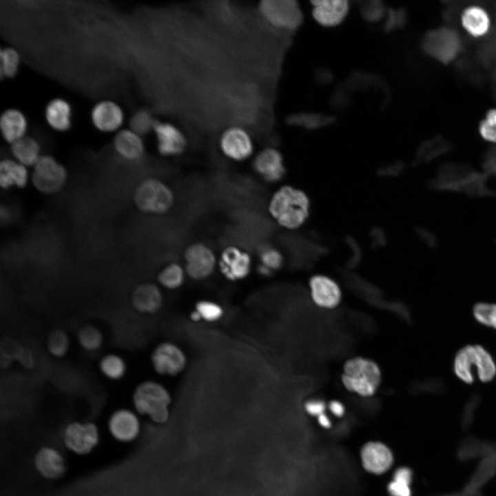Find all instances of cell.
<instances>
[{
  "label": "cell",
  "instance_id": "obj_32",
  "mask_svg": "<svg viewBox=\"0 0 496 496\" xmlns=\"http://www.w3.org/2000/svg\"><path fill=\"white\" fill-rule=\"evenodd\" d=\"M0 73L1 77L11 78L17 72L20 57L17 50L4 48L0 53Z\"/></svg>",
  "mask_w": 496,
  "mask_h": 496
},
{
  "label": "cell",
  "instance_id": "obj_24",
  "mask_svg": "<svg viewBox=\"0 0 496 496\" xmlns=\"http://www.w3.org/2000/svg\"><path fill=\"white\" fill-rule=\"evenodd\" d=\"M0 129L5 141L12 144L25 136L28 129L26 117L17 109H8L1 116Z\"/></svg>",
  "mask_w": 496,
  "mask_h": 496
},
{
  "label": "cell",
  "instance_id": "obj_41",
  "mask_svg": "<svg viewBox=\"0 0 496 496\" xmlns=\"http://www.w3.org/2000/svg\"><path fill=\"white\" fill-rule=\"evenodd\" d=\"M480 402V397L478 395H473L470 397L464 406L462 417V424L463 427L467 428L473 420L475 411Z\"/></svg>",
  "mask_w": 496,
  "mask_h": 496
},
{
  "label": "cell",
  "instance_id": "obj_35",
  "mask_svg": "<svg viewBox=\"0 0 496 496\" xmlns=\"http://www.w3.org/2000/svg\"><path fill=\"white\" fill-rule=\"evenodd\" d=\"M473 313L480 324L496 329V303H476Z\"/></svg>",
  "mask_w": 496,
  "mask_h": 496
},
{
  "label": "cell",
  "instance_id": "obj_40",
  "mask_svg": "<svg viewBox=\"0 0 496 496\" xmlns=\"http://www.w3.org/2000/svg\"><path fill=\"white\" fill-rule=\"evenodd\" d=\"M384 18V30L386 32H391L402 25L404 14L401 9H389Z\"/></svg>",
  "mask_w": 496,
  "mask_h": 496
},
{
  "label": "cell",
  "instance_id": "obj_17",
  "mask_svg": "<svg viewBox=\"0 0 496 496\" xmlns=\"http://www.w3.org/2000/svg\"><path fill=\"white\" fill-rule=\"evenodd\" d=\"M163 296L161 288L150 282L137 285L131 296L133 309L139 313L152 315L161 309Z\"/></svg>",
  "mask_w": 496,
  "mask_h": 496
},
{
  "label": "cell",
  "instance_id": "obj_43",
  "mask_svg": "<svg viewBox=\"0 0 496 496\" xmlns=\"http://www.w3.org/2000/svg\"><path fill=\"white\" fill-rule=\"evenodd\" d=\"M304 408L309 415L318 417L324 413L326 406L324 402L319 400H313L307 402L305 404Z\"/></svg>",
  "mask_w": 496,
  "mask_h": 496
},
{
  "label": "cell",
  "instance_id": "obj_36",
  "mask_svg": "<svg viewBox=\"0 0 496 496\" xmlns=\"http://www.w3.org/2000/svg\"><path fill=\"white\" fill-rule=\"evenodd\" d=\"M259 259L260 265L271 272L280 269L284 262L281 252L271 246H265L260 249Z\"/></svg>",
  "mask_w": 496,
  "mask_h": 496
},
{
  "label": "cell",
  "instance_id": "obj_19",
  "mask_svg": "<svg viewBox=\"0 0 496 496\" xmlns=\"http://www.w3.org/2000/svg\"><path fill=\"white\" fill-rule=\"evenodd\" d=\"M311 3L314 19L325 27H334L341 23L349 10V1L347 0L312 1Z\"/></svg>",
  "mask_w": 496,
  "mask_h": 496
},
{
  "label": "cell",
  "instance_id": "obj_31",
  "mask_svg": "<svg viewBox=\"0 0 496 496\" xmlns=\"http://www.w3.org/2000/svg\"><path fill=\"white\" fill-rule=\"evenodd\" d=\"M46 347L49 353L54 358H62L69 351L70 341L68 333L61 329H55L48 335Z\"/></svg>",
  "mask_w": 496,
  "mask_h": 496
},
{
  "label": "cell",
  "instance_id": "obj_22",
  "mask_svg": "<svg viewBox=\"0 0 496 496\" xmlns=\"http://www.w3.org/2000/svg\"><path fill=\"white\" fill-rule=\"evenodd\" d=\"M113 146L116 153L123 160L138 162L145 153L142 136L130 129L119 131L114 136Z\"/></svg>",
  "mask_w": 496,
  "mask_h": 496
},
{
  "label": "cell",
  "instance_id": "obj_9",
  "mask_svg": "<svg viewBox=\"0 0 496 496\" xmlns=\"http://www.w3.org/2000/svg\"><path fill=\"white\" fill-rule=\"evenodd\" d=\"M154 371L160 375L174 376L182 373L187 364L186 354L177 344L163 342L156 345L150 355Z\"/></svg>",
  "mask_w": 496,
  "mask_h": 496
},
{
  "label": "cell",
  "instance_id": "obj_37",
  "mask_svg": "<svg viewBox=\"0 0 496 496\" xmlns=\"http://www.w3.org/2000/svg\"><path fill=\"white\" fill-rule=\"evenodd\" d=\"M362 17L369 22H376L384 18L387 12L384 4L379 0L366 1L360 6Z\"/></svg>",
  "mask_w": 496,
  "mask_h": 496
},
{
  "label": "cell",
  "instance_id": "obj_27",
  "mask_svg": "<svg viewBox=\"0 0 496 496\" xmlns=\"http://www.w3.org/2000/svg\"><path fill=\"white\" fill-rule=\"evenodd\" d=\"M10 151L14 160L27 167H34L41 156L39 143L27 136L12 143Z\"/></svg>",
  "mask_w": 496,
  "mask_h": 496
},
{
  "label": "cell",
  "instance_id": "obj_30",
  "mask_svg": "<svg viewBox=\"0 0 496 496\" xmlns=\"http://www.w3.org/2000/svg\"><path fill=\"white\" fill-rule=\"evenodd\" d=\"M79 345L85 351L94 353L101 349L104 344V335L96 327L87 324L80 328L76 334Z\"/></svg>",
  "mask_w": 496,
  "mask_h": 496
},
{
  "label": "cell",
  "instance_id": "obj_4",
  "mask_svg": "<svg viewBox=\"0 0 496 496\" xmlns=\"http://www.w3.org/2000/svg\"><path fill=\"white\" fill-rule=\"evenodd\" d=\"M474 368L483 382L493 380L496 375V363L490 353L481 345L468 344L456 353L453 371L461 381L471 384L474 381Z\"/></svg>",
  "mask_w": 496,
  "mask_h": 496
},
{
  "label": "cell",
  "instance_id": "obj_16",
  "mask_svg": "<svg viewBox=\"0 0 496 496\" xmlns=\"http://www.w3.org/2000/svg\"><path fill=\"white\" fill-rule=\"evenodd\" d=\"M309 285L311 299L317 306L324 309H334L340 303L341 289L331 278L315 275L309 279Z\"/></svg>",
  "mask_w": 496,
  "mask_h": 496
},
{
  "label": "cell",
  "instance_id": "obj_6",
  "mask_svg": "<svg viewBox=\"0 0 496 496\" xmlns=\"http://www.w3.org/2000/svg\"><path fill=\"white\" fill-rule=\"evenodd\" d=\"M258 11L271 28L291 32L303 22V14L295 0H263L258 3Z\"/></svg>",
  "mask_w": 496,
  "mask_h": 496
},
{
  "label": "cell",
  "instance_id": "obj_39",
  "mask_svg": "<svg viewBox=\"0 0 496 496\" xmlns=\"http://www.w3.org/2000/svg\"><path fill=\"white\" fill-rule=\"evenodd\" d=\"M480 136L486 141L496 143V108L489 110L479 123Z\"/></svg>",
  "mask_w": 496,
  "mask_h": 496
},
{
  "label": "cell",
  "instance_id": "obj_3",
  "mask_svg": "<svg viewBox=\"0 0 496 496\" xmlns=\"http://www.w3.org/2000/svg\"><path fill=\"white\" fill-rule=\"evenodd\" d=\"M341 381L348 391L361 397H371L381 384L382 373L375 362L357 356L344 362Z\"/></svg>",
  "mask_w": 496,
  "mask_h": 496
},
{
  "label": "cell",
  "instance_id": "obj_14",
  "mask_svg": "<svg viewBox=\"0 0 496 496\" xmlns=\"http://www.w3.org/2000/svg\"><path fill=\"white\" fill-rule=\"evenodd\" d=\"M252 167L263 180L269 183L279 182L286 172L282 154L271 147L262 149L254 156Z\"/></svg>",
  "mask_w": 496,
  "mask_h": 496
},
{
  "label": "cell",
  "instance_id": "obj_18",
  "mask_svg": "<svg viewBox=\"0 0 496 496\" xmlns=\"http://www.w3.org/2000/svg\"><path fill=\"white\" fill-rule=\"evenodd\" d=\"M34 464L37 472L48 479H59L67 470L63 455L50 446H43L38 450L34 455Z\"/></svg>",
  "mask_w": 496,
  "mask_h": 496
},
{
  "label": "cell",
  "instance_id": "obj_5",
  "mask_svg": "<svg viewBox=\"0 0 496 496\" xmlns=\"http://www.w3.org/2000/svg\"><path fill=\"white\" fill-rule=\"evenodd\" d=\"M134 203L138 210L151 215H164L175 203L172 189L164 181L156 178H147L136 187Z\"/></svg>",
  "mask_w": 496,
  "mask_h": 496
},
{
  "label": "cell",
  "instance_id": "obj_28",
  "mask_svg": "<svg viewBox=\"0 0 496 496\" xmlns=\"http://www.w3.org/2000/svg\"><path fill=\"white\" fill-rule=\"evenodd\" d=\"M98 367L100 373L106 379L114 382L123 380L127 372L125 359L114 352L104 354L99 360Z\"/></svg>",
  "mask_w": 496,
  "mask_h": 496
},
{
  "label": "cell",
  "instance_id": "obj_23",
  "mask_svg": "<svg viewBox=\"0 0 496 496\" xmlns=\"http://www.w3.org/2000/svg\"><path fill=\"white\" fill-rule=\"evenodd\" d=\"M462 28L471 36L479 38L486 35L490 28V18L487 11L479 6H470L460 16Z\"/></svg>",
  "mask_w": 496,
  "mask_h": 496
},
{
  "label": "cell",
  "instance_id": "obj_34",
  "mask_svg": "<svg viewBox=\"0 0 496 496\" xmlns=\"http://www.w3.org/2000/svg\"><path fill=\"white\" fill-rule=\"evenodd\" d=\"M194 311L198 314L200 320L208 322L219 320L224 313L223 309L219 304L208 300L198 301Z\"/></svg>",
  "mask_w": 496,
  "mask_h": 496
},
{
  "label": "cell",
  "instance_id": "obj_26",
  "mask_svg": "<svg viewBox=\"0 0 496 496\" xmlns=\"http://www.w3.org/2000/svg\"><path fill=\"white\" fill-rule=\"evenodd\" d=\"M27 167L14 159L5 158L0 163V185L3 189L23 188L28 181Z\"/></svg>",
  "mask_w": 496,
  "mask_h": 496
},
{
  "label": "cell",
  "instance_id": "obj_13",
  "mask_svg": "<svg viewBox=\"0 0 496 496\" xmlns=\"http://www.w3.org/2000/svg\"><path fill=\"white\" fill-rule=\"evenodd\" d=\"M153 132L157 150L161 156H176L182 154L186 149L187 141L185 136L173 124L156 121Z\"/></svg>",
  "mask_w": 496,
  "mask_h": 496
},
{
  "label": "cell",
  "instance_id": "obj_38",
  "mask_svg": "<svg viewBox=\"0 0 496 496\" xmlns=\"http://www.w3.org/2000/svg\"><path fill=\"white\" fill-rule=\"evenodd\" d=\"M331 118L317 114H297L289 118L288 121L293 125L315 129L325 125L330 122Z\"/></svg>",
  "mask_w": 496,
  "mask_h": 496
},
{
  "label": "cell",
  "instance_id": "obj_15",
  "mask_svg": "<svg viewBox=\"0 0 496 496\" xmlns=\"http://www.w3.org/2000/svg\"><path fill=\"white\" fill-rule=\"evenodd\" d=\"M107 428L116 440L121 442L133 441L140 431L137 413L127 408L116 409L109 417Z\"/></svg>",
  "mask_w": 496,
  "mask_h": 496
},
{
  "label": "cell",
  "instance_id": "obj_7",
  "mask_svg": "<svg viewBox=\"0 0 496 496\" xmlns=\"http://www.w3.org/2000/svg\"><path fill=\"white\" fill-rule=\"evenodd\" d=\"M33 167L32 182L41 193H56L67 181L66 169L50 155H41Z\"/></svg>",
  "mask_w": 496,
  "mask_h": 496
},
{
  "label": "cell",
  "instance_id": "obj_2",
  "mask_svg": "<svg viewBox=\"0 0 496 496\" xmlns=\"http://www.w3.org/2000/svg\"><path fill=\"white\" fill-rule=\"evenodd\" d=\"M172 397L168 389L159 382L145 380L134 389L132 402L134 411L147 415L156 423H163L169 417V406Z\"/></svg>",
  "mask_w": 496,
  "mask_h": 496
},
{
  "label": "cell",
  "instance_id": "obj_1",
  "mask_svg": "<svg viewBox=\"0 0 496 496\" xmlns=\"http://www.w3.org/2000/svg\"><path fill=\"white\" fill-rule=\"evenodd\" d=\"M271 217L282 227L296 229L309 215V200L306 194L290 185L279 187L268 203Z\"/></svg>",
  "mask_w": 496,
  "mask_h": 496
},
{
  "label": "cell",
  "instance_id": "obj_11",
  "mask_svg": "<svg viewBox=\"0 0 496 496\" xmlns=\"http://www.w3.org/2000/svg\"><path fill=\"white\" fill-rule=\"evenodd\" d=\"M222 154L234 162H243L251 157L254 143L249 132L242 127L232 126L227 128L219 139Z\"/></svg>",
  "mask_w": 496,
  "mask_h": 496
},
{
  "label": "cell",
  "instance_id": "obj_8",
  "mask_svg": "<svg viewBox=\"0 0 496 496\" xmlns=\"http://www.w3.org/2000/svg\"><path fill=\"white\" fill-rule=\"evenodd\" d=\"M187 276L201 281L209 278L218 267V258L207 245L196 242L189 245L183 253Z\"/></svg>",
  "mask_w": 496,
  "mask_h": 496
},
{
  "label": "cell",
  "instance_id": "obj_42",
  "mask_svg": "<svg viewBox=\"0 0 496 496\" xmlns=\"http://www.w3.org/2000/svg\"><path fill=\"white\" fill-rule=\"evenodd\" d=\"M411 483L402 479H393L388 486V491L391 496H411Z\"/></svg>",
  "mask_w": 496,
  "mask_h": 496
},
{
  "label": "cell",
  "instance_id": "obj_44",
  "mask_svg": "<svg viewBox=\"0 0 496 496\" xmlns=\"http://www.w3.org/2000/svg\"><path fill=\"white\" fill-rule=\"evenodd\" d=\"M329 409L331 413L338 417L342 416L345 411L344 406L342 403L337 400H333L330 402Z\"/></svg>",
  "mask_w": 496,
  "mask_h": 496
},
{
  "label": "cell",
  "instance_id": "obj_21",
  "mask_svg": "<svg viewBox=\"0 0 496 496\" xmlns=\"http://www.w3.org/2000/svg\"><path fill=\"white\" fill-rule=\"evenodd\" d=\"M361 459L364 468L369 473L382 474L391 466L393 457L386 445L371 442L363 446Z\"/></svg>",
  "mask_w": 496,
  "mask_h": 496
},
{
  "label": "cell",
  "instance_id": "obj_29",
  "mask_svg": "<svg viewBox=\"0 0 496 496\" xmlns=\"http://www.w3.org/2000/svg\"><path fill=\"white\" fill-rule=\"evenodd\" d=\"M187 273L183 265L177 262H170L159 271L157 280L161 287L167 290H176L183 285Z\"/></svg>",
  "mask_w": 496,
  "mask_h": 496
},
{
  "label": "cell",
  "instance_id": "obj_20",
  "mask_svg": "<svg viewBox=\"0 0 496 496\" xmlns=\"http://www.w3.org/2000/svg\"><path fill=\"white\" fill-rule=\"evenodd\" d=\"M123 112L121 107L112 101H102L96 103L91 112V119L94 127L103 132L118 130L123 124Z\"/></svg>",
  "mask_w": 496,
  "mask_h": 496
},
{
  "label": "cell",
  "instance_id": "obj_10",
  "mask_svg": "<svg viewBox=\"0 0 496 496\" xmlns=\"http://www.w3.org/2000/svg\"><path fill=\"white\" fill-rule=\"evenodd\" d=\"M100 441L99 429L92 422L69 423L63 431V443L72 453L83 455L92 452Z\"/></svg>",
  "mask_w": 496,
  "mask_h": 496
},
{
  "label": "cell",
  "instance_id": "obj_33",
  "mask_svg": "<svg viewBox=\"0 0 496 496\" xmlns=\"http://www.w3.org/2000/svg\"><path fill=\"white\" fill-rule=\"evenodd\" d=\"M156 121L148 110H140L130 120V130L143 136L153 131Z\"/></svg>",
  "mask_w": 496,
  "mask_h": 496
},
{
  "label": "cell",
  "instance_id": "obj_45",
  "mask_svg": "<svg viewBox=\"0 0 496 496\" xmlns=\"http://www.w3.org/2000/svg\"><path fill=\"white\" fill-rule=\"evenodd\" d=\"M318 421L320 425L324 428H329L331 426V422L324 413L318 417Z\"/></svg>",
  "mask_w": 496,
  "mask_h": 496
},
{
  "label": "cell",
  "instance_id": "obj_12",
  "mask_svg": "<svg viewBox=\"0 0 496 496\" xmlns=\"http://www.w3.org/2000/svg\"><path fill=\"white\" fill-rule=\"evenodd\" d=\"M221 274L229 281H240L251 273L252 259L244 249L234 245L225 247L218 258Z\"/></svg>",
  "mask_w": 496,
  "mask_h": 496
},
{
  "label": "cell",
  "instance_id": "obj_25",
  "mask_svg": "<svg viewBox=\"0 0 496 496\" xmlns=\"http://www.w3.org/2000/svg\"><path fill=\"white\" fill-rule=\"evenodd\" d=\"M45 118L48 125L54 130L67 131L72 123L70 104L61 98L51 100L45 107Z\"/></svg>",
  "mask_w": 496,
  "mask_h": 496
}]
</instances>
